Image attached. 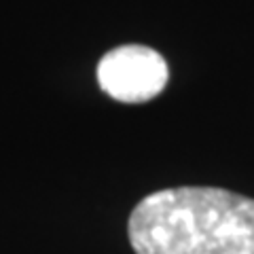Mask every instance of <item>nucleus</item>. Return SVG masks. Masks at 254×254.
<instances>
[{"mask_svg": "<svg viewBox=\"0 0 254 254\" xmlns=\"http://www.w3.org/2000/svg\"><path fill=\"white\" fill-rule=\"evenodd\" d=\"M136 254H254V199L212 187L146 195L127 222Z\"/></svg>", "mask_w": 254, "mask_h": 254, "instance_id": "1", "label": "nucleus"}, {"mask_svg": "<svg viewBox=\"0 0 254 254\" xmlns=\"http://www.w3.org/2000/svg\"><path fill=\"white\" fill-rule=\"evenodd\" d=\"M102 91L125 104L157 98L168 85V64L161 53L144 45H123L106 53L98 64Z\"/></svg>", "mask_w": 254, "mask_h": 254, "instance_id": "2", "label": "nucleus"}]
</instances>
